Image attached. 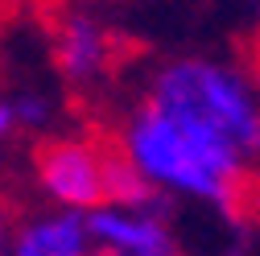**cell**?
Returning <instances> with one entry per match:
<instances>
[{
  "instance_id": "cell-6",
  "label": "cell",
  "mask_w": 260,
  "mask_h": 256,
  "mask_svg": "<svg viewBox=\"0 0 260 256\" xmlns=\"http://www.w3.org/2000/svg\"><path fill=\"white\" fill-rule=\"evenodd\" d=\"M9 256H95L87 223L75 211H38L17 223Z\"/></svg>"
},
{
  "instance_id": "cell-7",
  "label": "cell",
  "mask_w": 260,
  "mask_h": 256,
  "mask_svg": "<svg viewBox=\"0 0 260 256\" xmlns=\"http://www.w3.org/2000/svg\"><path fill=\"white\" fill-rule=\"evenodd\" d=\"M9 104H13L17 128H25V133H46V128L58 120V104H54V95L42 91V87H21Z\"/></svg>"
},
{
  "instance_id": "cell-2",
  "label": "cell",
  "mask_w": 260,
  "mask_h": 256,
  "mask_svg": "<svg viewBox=\"0 0 260 256\" xmlns=\"http://www.w3.org/2000/svg\"><path fill=\"white\" fill-rule=\"evenodd\" d=\"M116 153L149 190L174 203L186 199V203L211 207L223 219H240L248 190H256V174H244L232 162H223L219 153L199 145L145 100H137L124 112L116 128Z\"/></svg>"
},
{
  "instance_id": "cell-1",
  "label": "cell",
  "mask_w": 260,
  "mask_h": 256,
  "mask_svg": "<svg viewBox=\"0 0 260 256\" xmlns=\"http://www.w3.org/2000/svg\"><path fill=\"white\" fill-rule=\"evenodd\" d=\"M141 100L244 174L260 170V83L232 58L174 54L149 67Z\"/></svg>"
},
{
  "instance_id": "cell-5",
  "label": "cell",
  "mask_w": 260,
  "mask_h": 256,
  "mask_svg": "<svg viewBox=\"0 0 260 256\" xmlns=\"http://www.w3.org/2000/svg\"><path fill=\"white\" fill-rule=\"evenodd\" d=\"M50 58L62 83L71 87H95L116 62V34L91 5H71L54 21Z\"/></svg>"
},
{
  "instance_id": "cell-10",
  "label": "cell",
  "mask_w": 260,
  "mask_h": 256,
  "mask_svg": "<svg viewBox=\"0 0 260 256\" xmlns=\"http://www.w3.org/2000/svg\"><path fill=\"white\" fill-rule=\"evenodd\" d=\"M256 207H260V174H256Z\"/></svg>"
},
{
  "instance_id": "cell-3",
  "label": "cell",
  "mask_w": 260,
  "mask_h": 256,
  "mask_svg": "<svg viewBox=\"0 0 260 256\" xmlns=\"http://www.w3.org/2000/svg\"><path fill=\"white\" fill-rule=\"evenodd\" d=\"M120 153L95 137H46L34 149V182L54 211L87 215L112 203V174Z\"/></svg>"
},
{
  "instance_id": "cell-8",
  "label": "cell",
  "mask_w": 260,
  "mask_h": 256,
  "mask_svg": "<svg viewBox=\"0 0 260 256\" xmlns=\"http://www.w3.org/2000/svg\"><path fill=\"white\" fill-rule=\"evenodd\" d=\"M13 240H17V219H13V211L5 203H0V256H9Z\"/></svg>"
},
{
  "instance_id": "cell-9",
  "label": "cell",
  "mask_w": 260,
  "mask_h": 256,
  "mask_svg": "<svg viewBox=\"0 0 260 256\" xmlns=\"http://www.w3.org/2000/svg\"><path fill=\"white\" fill-rule=\"evenodd\" d=\"M17 133H21V128H17L13 104H9V100H0V145H9V141H13Z\"/></svg>"
},
{
  "instance_id": "cell-12",
  "label": "cell",
  "mask_w": 260,
  "mask_h": 256,
  "mask_svg": "<svg viewBox=\"0 0 260 256\" xmlns=\"http://www.w3.org/2000/svg\"><path fill=\"white\" fill-rule=\"evenodd\" d=\"M87 5H91V0H87Z\"/></svg>"
},
{
  "instance_id": "cell-4",
  "label": "cell",
  "mask_w": 260,
  "mask_h": 256,
  "mask_svg": "<svg viewBox=\"0 0 260 256\" xmlns=\"http://www.w3.org/2000/svg\"><path fill=\"white\" fill-rule=\"evenodd\" d=\"M166 207H95L83 215L95 256H182Z\"/></svg>"
},
{
  "instance_id": "cell-11",
  "label": "cell",
  "mask_w": 260,
  "mask_h": 256,
  "mask_svg": "<svg viewBox=\"0 0 260 256\" xmlns=\"http://www.w3.org/2000/svg\"><path fill=\"white\" fill-rule=\"evenodd\" d=\"M256 25H260V0H256Z\"/></svg>"
}]
</instances>
